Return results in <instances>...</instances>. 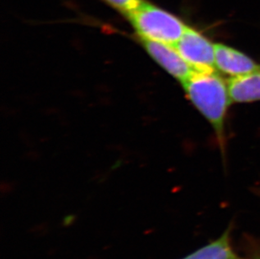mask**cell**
Instances as JSON below:
<instances>
[{
  "label": "cell",
  "mask_w": 260,
  "mask_h": 259,
  "mask_svg": "<svg viewBox=\"0 0 260 259\" xmlns=\"http://www.w3.org/2000/svg\"><path fill=\"white\" fill-rule=\"evenodd\" d=\"M183 84L189 100L213 127L220 143H223L226 111L232 101L229 83L215 69H209L194 70Z\"/></svg>",
  "instance_id": "cell-1"
},
{
  "label": "cell",
  "mask_w": 260,
  "mask_h": 259,
  "mask_svg": "<svg viewBox=\"0 0 260 259\" xmlns=\"http://www.w3.org/2000/svg\"><path fill=\"white\" fill-rule=\"evenodd\" d=\"M143 41L175 46L188 27L180 19L161 8L143 1L128 15Z\"/></svg>",
  "instance_id": "cell-2"
},
{
  "label": "cell",
  "mask_w": 260,
  "mask_h": 259,
  "mask_svg": "<svg viewBox=\"0 0 260 259\" xmlns=\"http://www.w3.org/2000/svg\"><path fill=\"white\" fill-rule=\"evenodd\" d=\"M174 47L194 70L215 69V45L192 28H187Z\"/></svg>",
  "instance_id": "cell-3"
},
{
  "label": "cell",
  "mask_w": 260,
  "mask_h": 259,
  "mask_svg": "<svg viewBox=\"0 0 260 259\" xmlns=\"http://www.w3.org/2000/svg\"><path fill=\"white\" fill-rule=\"evenodd\" d=\"M145 47L150 55L174 78L184 83L194 69L180 55L176 47L161 42L144 41Z\"/></svg>",
  "instance_id": "cell-4"
},
{
  "label": "cell",
  "mask_w": 260,
  "mask_h": 259,
  "mask_svg": "<svg viewBox=\"0 0 260 259\" xmlns=\"http://www.w3.org/2000/svg\"><path fill=\"white\" fill-rule=\"evenodd\" d=\"M215 65L224 74L242 76L260 69L253 59L226 45H215Z\"/></svg>",
  "instance_id": "cell-5"
},
{
  "label": "cell",
  "mask_w": 260,
  "mask_h": 259,
  "mask_svg": "<svg viewBox=\"0 0 260 259\" xmlns=\"http://www.w3.org/2000/svg\"><path fill=\"white\" fill-rule=\"evenodd\" d=\"M231 100L237 103L260 101V69L229 81Z\"/></svg>",
  "instance_id": "cell-6"
},
{
  "label": "cell",
  "mask_w": 260,
  "mask_h": 259,
  "mask_svg": "<svg viewBox=\"0 0 260 259\" xmlns=\"http://www.w3.org/2000/svg\"><path fill=\"white\" fill-rule=\"evenodd\" d=\"M183 259H242L230 243L229 232L226 231L218 239L197 250Z\"/></svg>",
  "instance_id": "cell-7"
},
{
  "label": "cell",
  "mask_w": 260,
  "mask_h": 259,
  "mask_svg": "<svg viewBox=\"0 0 260 259\" xmlns=\"http://www.w3.org/2000/svg\"><path fill=\"white\" fill-rule=\"evenodd\" d=\"M107 3L111 7L115 8L116 10L120 12L124 13L125 15H129L137 8L140 6L141 4L144 0H103Z\"/></svg>",
  "instance_id": "cell-8"
}]
</instances>
